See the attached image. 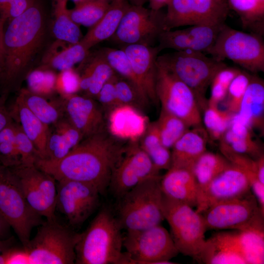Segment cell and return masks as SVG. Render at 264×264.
Returning <instances> with one entry per match:
<instances>
[{
  "label": "cell",
  "mask_w": 264,
  "mask_h": 264,
  "mask_svg": "<svg viewBox=\"0 0 264 264\" xmlns=\"http://www.w3.org/2000/svg\"><path fill=\"white\" fill-rule=\"evenodd\" d=\"M120 140L106 129L83 138L63 158L55 161L39 159L35 165L56 181L87 183L104 194L125 149L126 145Z\"/></svg>",
  "instance_id": "cell-1"
},
{
  "label": "cell",
  "mask_w": 264,
  "mask_h": 264,
  "mask_svg": "<svg viewBox=\"0 0 264 264\" xmlns=\"http://www.w3.org/2000/svg\"><path fill=\"white\" fill-rule=\"evenodd\" d=\"M45 15L40 3L8 22L4 29L3 57L0 71V94L19 91L43 45Z\"/></svg>",
  "instance_id": "cell-2"
},
{
  "label": "cell",
  "mask_w": 264,
  "mask_h": 264,
  "mask_svg": "<svg viewBox=\"0 0 264 264\" xmlns=\"http://www.w3.org/2000/svg\"><path fill=\"white\" fill-rule=\"evenodd\" d=\"M123 228L108 207L98 213L87 229L80 233L75 246L77 264H127L122 252Z\"/></svg>",
  "instance_id": "cell-3"
},
{
  "label": "cell",
  "mask_w": 264,
  "mask_h": 264,
  "mask_svg": "<svg viewBox=\"0 0 264 264\" xmlns=\"http://www.w3.org/2000/svg\"><path fill=\"white\" fill-rule=\"evenodd\" d=\"M161 178L159 175L151 177L118 199L116 217L123 229H145L160 224L165 220Z\"/></svg>",
  "instance_id": "cell-4"
},
{
  "label": "cell",
  "mask_w": 264,
  "mask_h": 264,
  "mask_svg": "<svg viewBox=\"0 0 264 264\" xmlns=\"http://www.w3.org/2000/svg\"><path fill=\"white\" fill-rule=\"evenodd\" d=\"M157 60L192 90L200 110L207 105L205 94L213 78L227 66L202 52L194 50L176 51L158 56Z\"/></svg>",
  "instance_id": "cell-5"
},
{
  "label": "cell",
  "mask_w": 264,
  "mask_h": 264,
  "mask_svg": "<svg viewBox=\"0 0 264 264\" xmlns=\"http://www.w3.org/2000/svg\"><path fill=\"white\" fill-rule=\"evenodd\" d=\"M162 210L179 253L198 260L206 239L207 227L201 214L188 204L163 195Z\"/></svg>",
  "instance_id": "cell-6"
},
{
  "label": "cell",
  "mask_w": 264,
  "mask_h": 264,
  "mask_svg": "<svg viewBox=\"0 0 264 264\" xmlns=\"http://www.w3.org/2000/svg\"><path fill=\"white\" fill-rule=\"evenodd\" d=\"M218 61L226 59L252 73L264 71L263 36L232 28L224 23L205 52Z\"/></svg>",
  "instance_id": "cell-7"
},
{
  "label": "cell",
  "mask_w": 264,
  "mask_h": 264,
  "mask_svg": "<svg viewBox=\"0 0 264 264\" xmlns=\"http://www.w3.org/2000/svg\"><path fill=\"white\" fill-rule=\"evenodd\" d=\"M80 235L60 224L57 220H46L24 246L28 252L30 264H75V246Z\"/></svg>",
  "instance_id": "cell-8"
},
{
  "label": "cell",
  "mask_w": 264,
  "mask_h": 264,
  "mask_svg": "<svg viewBox=\"0 0 264 264\" xmlns=\"http://www.w3.org/2000/svg\"><path fill=\"white\" fill-rule=\"evenodd\" d=\"M0 213L23 246L30 241L33 228L43 223L42 217L26 201L15 174L0 164Z\"/></svg>",
  "instance_id": "cell-9"
},
{
  "label": "cell",
  "mask_w": 264,
  "mask_h": 264,
  "mask_svg": "<svg viewBox=\"0 0 264 264\" xmlns=\"http://www.w3.org/2000/svg\"><path fill=\"white\" fill-rule=\"evenodd\" d=\"M201 214L207 229L264 232V213L252 192L213 204Z\"/></svg>",
  "instance_id": "cell-10"
},
{
  "label": "cell",
  "mask_w": 264,
  "mask_h": 264,
  "mask_svg": "<svg viewBox=\"0 0 264 264\" xmlns=\"http://www.w3.org/2000/svg\"><path fill=\"white\" fill-rule=\"evenodd\" d=\"M128 264H172L179 253L171 234L160 224L128 231L123 236Z\"/></svg>",
  "instance_id": "cell-11"
},
{
  "label": "cell",
  "mask_w": 264,
  "mask_h": 264,
  "mask_svg": "<svg viewBox=\"0 0 264 264\" xmlns=\"http://www.w3.org/2000/svg\"><path fill=\"white\" fill-rule=\"evenodd\" d=\"M155 92L161 109L188 126H201L200 109L192 90L157 60Z\"/></svg>",
  "instance_id": "cell-12"
},
{
  "label": "cell",
  "mask_w": 264,
  "mask_h": 264,
  "mask_svg": "<svg viewBox=\"0 0 264 264\" xmlns=\"http://www.w3.org/2000/svg\"><path fill=\"white\" fill-rule=\"evenodd\" d=\"M16 175L24 196L32 209L46 220H56L57 182L35 165L9 168Z\"/></svg>",
  "instance_id": "cell-13"
},
{
  "label": "cell",
  "mask_w": 264,
  "mask_h": 264,
  "mask_svg": "<svg viewBox=\"0 0 264 264\" xmlns=\"http://www.w3.org/2000/svg\"><path fill=\"white\" fill-rule=\"evenodd\" d=\"M164 14L161 10L154 11L143 5L131 4L110 39L122 46L132 44L153 46L164 30Z\"/></svg>",
  "instance_id": "cell-14"
},
{
  "label": "cell",
  "mask_w": 264,
  "mask_h": 264,
  "mask_svg": "<svg viewBox=\"0 0 264 264\" xmlns=\"http://www.w3.org/2000/svg\"><path fill=\"white\" fill-rule=\"evenodd\" d=\"M159 175L138 141H129L112 172L108 189L119 199L146 179Z\"/></svg>",
  "instance_id": "cell-15"
},
{
  "label": "cell",
  "mask_w": 264,
  "mask_h": 264,
  "mask_svg": "<svg viewBox=\"0 0 264 264\" xmlns=\"http://www.w3.org/2000/svg\"><path fill=\"white\" fill-rule=\"evenodd\" d=\"M167 6L164 30L185 25H221L229 10L215 0H171Z\"/></svg>",
  "instance_id": "cell-16"
},
{
  "label": "cell",
  "mask_w": 264,
  "mask_h": 264,
  "mask_svg": "<svg viewBox=\"0 0 264 264\" xmlns=\"http://www.w3.org/2000/svg\"><path fill=\"white\" fill-rule=\"evenodd\" d=\"M56 181V210L65 216L72 227L80 226L98 206L100 193L87 183L65 179Z\"/></svg>",
  "instance_id": "cell-17"
},
{
  "label": "cell",
  "mask_w": 264,
  "mask_h": 264,
  "mask_svg": "<svg viewBox=\"0 0 264 264\" xmlns=\"http://www.w3.org/2000/svg\"><path fill=\"white\" fill-rule=\"evenodd\" d=\"M250 192L247 175L231 163L208 184L198 200L196 210L201 214L213 204L242 197Z\"/></svg>",
  "instance_id": "cell-18"
},
{
  "label": "cell",
  "mask_w": 264,
  "mask_h": 264,
  "mask_svg": "<svg viewBox=\"0 0 264 264\" xmlns=\"http://www.w3.org/2000/svg\"><path fill=\"white\" fill-rule=\"evenodd\" d=\"M223 24L195 25L180 30H164L158 36L157 46L160 51L173 49L204 53L215 42Z\"/></svg>",
  "instance_id": "cell-19"
},
{
  "label": "cell",
  "mask_w": 264,
  "mask_h": 264,
  "mask_svg": "<svg viewBox=\"0 0 264 264\" xmlns=\"http://www.w3.org/2000/svg\"><path fill=\"white\" fill-rule=\"evenodd\" d=\"M131 63L148 104L159 101L155 92L157 59L160 52L157 46L132 44L122 46Z\"/></svg>",
  "instance_id": "cell-20"
},
{
  "label": "cell",
  "mask_w": 264,
  "mask_h": 264,
  "mask_svg": "<svg viewBox=\"0 0 264 264\" xmlns=\"http://www.w3.org/2000/svg\"><path fill=\"white\" fill-rule=\"evenodd\" d=\"M62 98L66 118L83 138L106 129L105 113L93 99L77 94Z\"/></svg>",
  "instance_id": "cell-21"
},
{
  "label": "cell",
  "mask_w": 264,
  "mask_h": 264,
  "mask_svg": "<svg viewBox=\"0 0 264 264\" xmlns=\"http://www.w3.org/2000/svg\"><path fill=\"white\" fill-rule=\"evenodd\" d=\"M107 115L108 132L121 140L139 141L149 124L146 116L129 105L118 106Z\"/></svg>",
  "instance_id": "cell-22"
},
{
  "label": "cell",
  "mask_w": 264,
  "mask_h": 264,
  "mask_svg": "<svg viewBox=\"0 0 264 264\" xmlns=\"http://www.w3.org/2000/svg\"><path fill=\"white\" fill-rule=\"evenodd\" d=\"M160 187L163 195L172 199L196 207L198 194L191 170L170 168L161 176Z\"/></svg>",
  "instance_id": "cell-23"
},
{
  "label": "cell",
  "mask_w": 264,
  "mask_h": 264,
  "mask_svg": "<svg viewBox=\"0 0 264 264\" xmlns=\"http://www.w3.org/2000/svg\"><path fill=\"white\" fill-rule=\"evenodd\" d=\"M206 132L201 126L187 130L172 147L171 168L191 170L196 160L206 151Z\"/></svg>",
  "instance_id": "cell-24"
},
{
  "label": "cell",
  "mask_w": 264,
  "mask_h": 264,
  "mask_svg": "<svg viewBox=\"0 0 264 264\" xmlns=\"http://www.w3.org/2000/svg\"><path fill=\"white\" fill-rule=\"evenodd\" d=\"M8 110L13 121L20 125L35 145L40 159H45L49 126L41 121L17 97Z\"/></svg>",
  "instance_id": "cell-25"
},
{
  "label": "cell",
  "mask_w": 264,
  "mask_h": 264,
  "mask_svg": "<svg viewBox=\"0 0 264 264\" xmlns=\"http://www.w3.org/2000/svg\"><path fill=\"white\" fill-rule=\"evenodd\" d=\"M216 234L238 252L246 264L264 263V232L235 230Z\"/></svg>",
  "instance_id": "cell-26"
},
{
  "label": "cell",
  "mask_w": 264,
  "mask_h": 264,
  "mask_svg": "<svg viewBox=\"0 0 264 264\" xmlns=\"http://www.w3.org/2000/svg\"><path fill=\"white\" fill-rule=\"evenodd\" d=\"M131 4L127 0H112L103 16L89 28L80 43L88 50L115 33L121 19Z\"/></svg>",
  "instance_id": "cell-27"
},
{
  "label": "cell",
  "mask_w": 264,
  "mask_h": 264,
  "mask_svg": "<svg viewBox=\"0 0 264 264\" xmlns=\"http://www.w3.org/2000/svg\"><path fill=\"white\" fill-rule=\"evenodd\" d=\"M237 114L251 129L263 132L264 84L262 79L252 75Z\"/></svg>",
  "instance_id": "cell-28"
},
{
  "label": "cell",
  "mask_w": 264,
  "mask_h": 264,
  "mask_svg": "<svg viewBox=\"0 0 264 264\" xmlns=\"http://www.w3.org/2000/svg\"><path fill=\"white\" fill-rule=\"evenodd\" d=\"M89 50L80 42L72 44L55 40L44 54L41 65L59 71L73 68L88 56Z\"/></svg>",
  "instance_id": "cell-29"
},
{
  "label": "cell",
  "mask_w": 264,
  "mask_h": 264,
  "mask_svg": "<svg viewBox=\"0 0 264 264\" xmlns=\"http://www.w3.org/2000/svg\"><path fill=\"white\" fill-rule=\"evenodd\" d=\"M50 127L44 160L55 161L66 156L83 139L80 132L66 118Z\"/></svg>",
  "instance_id": "cell-30"
},
{
  "label": "cell",
  "mask_w": 264,
  "mask_h": 264,
  "mask_svg": "<svg viewBox=\"0 0 264 264\" xmlns=\"http://www.w3.org/2000/svg\"><path fill=\"white\" fill-rule=\"evenodd\" d=\"M80 75V91L85 96L95 98L103 85L116 73L104 57L101 50L86 58Z\"/></svg>",
  "instance_id": "cell-31"
},
{
  "label": "cell",
  "mask_w": 264,
  "mask_h": 264,
  "mask_svg": "<svg viewBox=\"0 0 264 264\" xmlns=\"http://www.w3.org/2000/svg\"><path fill=\"white\" fill-rule=\"evenodd\" d=\"M17 98L41 121L50 126L63 118V99H50L34 93L27 88H21Z\"/></svg>",
  "instance_id": "cell-32"
},
{
  "label": "cell",
  "mask_w": 264,
  "mask_h": 264,
  "mask_svg": "<svg viewBox=\"0 0 264 264\" xmlns=\"http://www.w3.org/2000/svg\"><path fill=\"white\" fill-rule=\"evenodd\" d=\"M231 163L223 155L207 151L199 157L191 170L197 185L198 201L211 181Z\"/></svg>",
  "instance_id": "cell-33"
},
{
  "label": "cell",
  "mask_w": 264,
  "mask_h": 264,
  "mask_svg": "<svg viewBox=\"0 0 264 264\" xmlns=\"http://www.w3.org/2000/svg\"><path fill=\"white\" fill-rule=\"evenodd\" d=\"M68 0H52V32L56 40L75 44L83 36L79 25L75 23L67 8Z\"/></svg>",
  "instance_id": "cell-34"
},
{
  "label": "cell",
  "mask_w": 264,
  "mask_h": 264,
  "mask_svg": "<svg viewBox=\"0 0 264 264\" xmlns=\"http://www.w3.org/2000/svg\"><path fill=\"white\" fill-rule=\"evenodd\" d=\"M227 3L239 16L244 28L263 37L264 3L259 0H227Z\"/></svg>",
  "instance_id": "cell-35"
},
{
  "label": "cell",
  "mask_w": 264,
  "mask_h": 264,
  "mask_svg": "<svg viewBox=\"0 0 264 264\" xmlns=\"http://www.w3.org/2000/svg\"><path fill=\"white\" fill-rule=\"evenodd\" d=\"M197 261L207 264H246L238 252L216 234L206 240Z\"/></svg>",
  "instance_id": "cell-36"
},
{
  "label": "cell",
  "mask_w": 264,
  "mask_h": 264,
  "mask_svg": "<svg viewBox=\"0 0 264 264\" xmlns=\"http://www.w3.org/2000/svg\"><path fill=\"white\" fill-rule=\"evenodd\" d=\"M110 3L109 0H90L69 9V14L78 25L90 28L103 16Z\"/></svg>",
  "instance_id": "cell-37"
},
{
  "label": "cell",
  "mask_w": 264,
  "mask_h": 264,
  "mask_svg": "<svg viewBox=\"0 0 264 264\" xmlns=\"http://www.w3.org/2000/svg\"><path fill=\"white\" fill-rule=\"evenodd\" d=\"M57 74L55 70L41 65L32 69L25 78L27 88L34 93L50 98L56 92Z\"/></svg>",
  "instance_id": "cell-38"
},
{
  "label": "cell",
  "mask_w": 264,
  "mask_h": 264,
  "mask_svg": "<svg viewBox=\"0 0 264 264\" xmlns=\"http://www.w3.org/2000/svg\"><path fill=\"white\" fill-rule=\"evenodd\" d=\"M156 123L159 129L162 145L168 149L188 130V126L181 119L161 109Z\"/></svg>",
  "instance_id": "cell-39"
},
{
  "label": "cell",
  "mask_w": 264,
  "mask_h": 264,
  "mask_svg": "<svg viewBox=\"0 0 264 264\" xmlns=\"http://www.w3.org/2000/svg\"><path fill=\"white\" fill-rule=\"evenodd\" d=\"M101 51L115 72L130 82L138 90L146 105H148L140 86L132 70L131 63L124 51L104 48Z\"/></svg>",
  "instance_id": "cell-40"
},
{
  "label": "cell",
  "mask_w": 264,
  "mask_h": 264,
  "mask_svg": "<svg viewBox=\"0 0 264 264\" xmlns=\"http://www.w3.org/2000/svg\"><path fill=\"white\" fill-rule=\"evenodd\" d=\"M203 110V122L207 132L213 139L220 140L228 129L234 114L208 104Z\"/></svg>",
  "instance_id": "cell-41"
},
{
  "label": "cell",
  "mask_w": 264,
  "mask_h": 264,
  "mask_svg": "<svg viewBox=\"0 0 264 264\" xmlns=\"http://www.w3.org/2000/svg\"><path fill=\"white\" fill-rule=\"evenodd\" d=\"M222 144L233 152L257 159L264 153L262 148L253 137L237 136L228 129L220 139Z\"/></svg>",
  "instance_id": "cell-42"
},
{
  "label": "cell",
  "mask_w": 264,
  "mask_h": 264,
  "mask_svg": "<svg viewBox=\"0 0 264 264\" xmlns=\"http://www.w3.org/2000/svg\"><path fill=\"white\" fill-rule=\"evenodd\" d=\"M0 164L8 168L21 164L16 145L14 121L0 132Z\"/></svg>",
  "instance_id": "cell-43"
},
{
  "label": "cell",
  "mask_w": 264,
  "mask_h": 264,
  "mask_svg": "<svg viewBox=\"0 0 264 264\" xmlns=\"http://www.w3.org/2000/svg\"><path fill=\"white\" fill-rule=\"evenodd\" d=\"M241 69L227 66L219 70L214 76L211 83V95L207 104L218 106L225 98L228 87Z\"/></svg>",
  "instance_id": "cell-44"
},
{
  "label": "cell",
  "mask_w": 264,
  "mask_h": 264,
  "mask_svg": "<svg viewBox=\"0 0 264 264\" xmlns=\"http://www.w3.org/2000/svg\"><path fill=\"white\" fill-rule=\"evenodd\" d=\"M252 75L244 70L237 75L231 82L223 101L227 110L231 113H237L246 88L251 80Z\"/></svg>",
  "instance_id": "cell-45"
},
{
  "label": "cell",
  "mask_w": 264,
  "mask_h": 264,
  "mask_svg": "<svg viewBox=\"0 0 264 264\" xmlns=\"http://www.w3.org/2000/svg\"><path fill=\"white\" fill-rule=\"evenodd\" d=\"M15 126L16 145L21 158V165H35L40 157L35 145L18 123L15 122Z\"/></svg>",
  "instance_id": "cell-46"
},
{
  "label": "cell",
  "mask_w": 264,
  "mask_h": 264,
  "mask_svg": "<svg viewBox=\"0 0 264 264\" xmlns=\"http://www.w3.org/2000/svg\"><path fill=\"white\" fill-rule=\"evenodd\" d=\"M80 75L73 68L60 71L57 74L55 83L56 92L65 98L80 91Z\"/></svg>",
  "instance_id": "cell-47"
},
{
  "label": "cell",
  "mask_w": 264,
  "mask_h": 264,
  "mask_svg": "<svg viewBox=\"0 0 264 264\" xmlns=\"http://www.w3.org/2000/svg\"><path fill=\"white\" fill-rule=\"evenodd\" d=\"M115 87L119 105H129L135 108L139 105H146L136 88L128 80L117 74Z\"/></svg>",
  "instance_id": "cell-48"
},
{
  "label": "cell",
  "mask_w": 264,
  "mask_h": 264,
  "mask_svg": "<svg viewBox=\"0 0 264 264\" xmlns=\"http://www.w3.org/2000/svg\"><path fill=\"white\" fill-rule=\"evenodd\" d=\"M116 77V73L103 85L96 97L106 114L119 106L115 87Z\"/></svg>",
  "instance_id": "cell-49"
},
{
  "label": "cell",
  "mask_w": 264,
  "mask_h": 264,
  "mask_svg": "<svg viewBox=\"0 0 264 264\" xmlns=\"http://www.w3.org/2000/svg\"><path fill=\"white\" fill-rule=\"evenodd\" d=\"M138 142L141 148L146 153L162 145L156 122L148 124Z\"/></svg>",
  "instance_id": "cell-50"
},
{
  "label": "cell",
  "mask_w": 264,
  "mask_h": 264,
  "mask_svg": "<svg viewBox=\"0 0 264 264\" xmlns=\"http://www.w3.org/2000/svg\"><path fill=\"white\" fill-rule=\"evenodd\" d=\"M4 264H30L29 255L26 248L11 246L3 254Z\"/></svg>",
  "instance_id": "cell-51"
},
{
  "label": "cell",
  "mask_w": 264,
  "mask_h": 264,
  "mask_svg": "<svg viewBox=\"0 0 264 264\" xmlns=\"http://www.w3.org/2000/svg\"><path fill=\"white\" fill-rule=\"evenodd\" d=\"M8 96L0 94V132L14 121L5 105Z\"/></svg>",
  "instance_id": "cell-52"
},
{
  "label": "cell",
  "mask_w": 264,
  "mask_h": 264,
  "mask_svg": "<svg viewBox=\"0 0 264 264\" xmlns=\"http://www.w3.org/2000/svg\"><path fill=\"white\" fill-rule=\"evenodd\" d=\"M6 21L0 17V68L2 64L3 57V38L4 32V25Z\"/></svg>",
  "instance_id": "cell-53"
},
{
  "label": "cell",
  "mask_w": 264,
  "mask_h": 264,
  "mask_svg": "<svg viewBox=\"0 0 264 264\" xmlns=\"http://www.w3.org/2000/svg\"><path fill=\"white\" fill-rule=\"evenodd\" d=\"M257 161V176L259 180L264 184V155L256 159Z\"/></svg>",
  "instance_id": "cell-54"
},
{
  "label": "cell",
  "mask_w": 264,
  "mask_h": 264,
  "mask_svg": "<svg viewBox=\"0 0 264 264\" xmlns=\"http://www.w3.org/2000/svg\"><path fill=\"white\" fill-rule=\"evenodd\" d=\"M171 0H148L149 2L150 9L159 11L161 9L168 5Z\"/></svg>",
  "instance_id": "cell-55"
},
{
  "label": "cell",
  "mask_w": 264,
  "mask_h": 264,
  "mask_svg": "<svg viewBox=\"0 0 264 264\" xmlns=\"http://www.w3.org/2000/svg\"><path fill=\"white\" fill-rule=\"evenodd\" d=\"M12 244L11 238L7 240H1L0 239V264H4L3 254L9 248Z\"/></svg>",
  "instance_id": "cell-56"
},
{
  "label": "cell",
  "mask_w": 264,
  "mask_h": 264,
  "mask_svg": "<svg viewBox=\"0 0 264 264\" xmlns=\"http://www.w3.org/2000/svg\"><path fill=\"white\" fill-rule=\"evenodd\" d=\"M9 227V224L0 213V238L6 233Z\"/></svg>",
  "instance_id": "cell-57"
},
{
  "label": "cell",
  "mask_w": 264,
  "mask_h": 264,
  "mask_svg": "<svg viewBox=\"0 0 264 264\" xmlns=\"http://www.w3.org/2000/svg\"><path fill=\"white\" fill-rule=\"evenodd\" d=\"M132 5H144L148 0H129Z\"/></svg>",
  "instance_id": "cell-58"
},
{
  "label": "cell",
  "mask_w": 264,
  "mask_h": 264,
  "mask_svg": "<svg viewBox=\"0 0 264 264\" xmlns=\"http://www.w3.org/2000/svg\"><path fill=\"white\" fill-rule=\"evenodd\" d=\"M75 4V5H77L90 0H71Z\"/></svg>",
  "instance_id": "cell-59"
},
{
  "label": "cell",
  "mask_w": 264,
  "mask_h": 264,
  "mask_svg": "<svg viewBox=\"0 0 264 264\" xmlns=\"http://www.w3.org/2000/svg\"><path fill=\"white\" fill-rule=\"evenodd\" d=\"M216 0L218 2H219V3L223 5L228 7V3H227V0Z\"/></svg>",
  "instance_id": "cell-60"
},
{
  "label": "cell",
  "mask_w": 264,
  "mask_h": 264,
  "mask_svg": "<svg viewBox=\"0 0 264 264\" xmlns=\"http://www.w3.org/2000/svg\"><path fill=\"white\" fill-rule=\"evenodd\" d=\"M260 1H261L262 3L264 4V0H259Z\"/></svg>",
  "instance_id": "cell-61"
},
{
  "label": "cell",
  "mask_w": 264,
  "mask_h": 264,
  "mask_svg": "<svg viewBox=\"0 0 264 264\" xmlns=\"http://www.w3.org/2000/svg\"></svg>",
  "instance_id": "cell-62"
}]
</instances>
